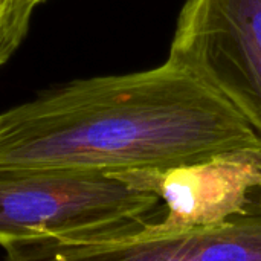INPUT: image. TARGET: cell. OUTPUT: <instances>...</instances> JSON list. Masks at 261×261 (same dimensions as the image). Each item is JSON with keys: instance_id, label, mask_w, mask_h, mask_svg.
<instances>
[{"instance_id": "1", "label": "cell", "mask_w": 261, "mask_h": 261, "mask_svg": "<svg viewBox=\"0 0 261 261\" xmlns=\"http://www.w3.org/2000/svg\"><path fill=\"white\" fill-rule=\"evenodd\" d=\"M261 147L257 130L177 63L75 80L0 115V173L165 170Z\"/></svg>"}, {"instance_id": "2", "label": "cell", "mask_w": 261, "mask_h": 261, "mask_svg": "<svg viewBox=\"0 0 261 261\" xmlns=\"http://www.w3.org/2000/svg\"><path fill=\"white\" fill-rule=\"evenodd\" d=\"M158 202L109 173H0V246L109 232L145 220Z\"/></svg>"}, {"instance_id": "3", "label": "cell", "mask_w": 261, "mask_h": 261, "mask_svg": "<svg viewBox=\"0 0 261 261\" xmlns=\"http://www.w3.org/2000/svg\"><path fill=\"white\" fill-rule=\"evenodd\" d=\"M261 136V0H187L170 47Z\"/></svg>"}, {"instance_id": "4", "label": "cell", "mask_w": 261, "mask_h": 261, "mask_svg": "<svg viewBox=\"0 0 261 261\" xmlns=\"http://www.w3.org/2000/svg\"><path fill=\"white\" fill-rule=\"evenodd\" d=\"M3 261H261V194L214 226L158 231L141 220L102 234L12 243Z\"/></svg>"}, {"instance_id": "5", "label": "cell", "mask_w": 261, "mask_h": 261, "mask_svg": "<svg viewBox=\"0 0 261 261\" xmlns=\"http://www.w3.org/2000/svg\"><path fill=\"white\" fill-rule=\"evenodd\" d=\"M109 174L164 202L162 220L150 222L158 231L214 226L245 213L261 194V147L223 151L165 170Z\"/></svg>"}, {"instance_id": "6", "label": "cell", "mask_w": 261, "mask_h": 261, "mask_svg": "<svg viewBox=\"0 0 261 261\" xmlns=\"http://www.w3.org/2000/svg\"><path fill=\"white\" fill-rule=\"evenodd\" d=\"M34 9L28 0H0V66L23 41Z\"/></svg>"}, {"instance_id": "7", "label": "cell", "mask_w": 261, "mask_h": 261, "mask_svg": "<svg viewBox=\"0 0 261 261\" xmlns=\"http://www.w3.org/2000/svg\"><path fill=\"white\" fill-rule=\"evenodd\" d=\"M32 6H38L40 3H43V2H46V0H28Z\"/></svg>"}]
</instances>
